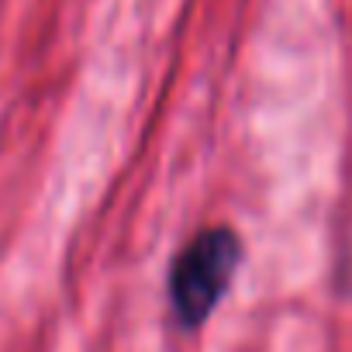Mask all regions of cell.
Returning a JSON list of instances; mask_svg holds the SVG:
<instances>
[{
	"mask_svg": "<svg viewBox=\"0 0 352 352\" xmlns=\"http://www.w3.org/2000/svg\"><path fill=\"white\" fill-rule=\"evenodd\" d=\"M239 259H242V242L225 225L204 228L184 245L169 273L173 311L184 328H201L208 321V314L218 307L221 294L228 290Z\"/></svg>",
	"mask_w": 352,
	"mask_h": 352,
	"instance_id": "6da1fadb",
	"label": "cell"
}]
</instances>
